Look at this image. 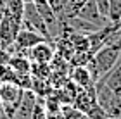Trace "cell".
I'll list each match as a JSON object with an SVG mask.
<instances>
[{"mask_svg": "<svg viewBox=\"0 0 121 119\" xmlns=\"http://www.w3.org/2000/svg\"><path fill=\"white\" fill-rule=\"evenodd\" d=\"M119 53H121V50L112 48V47H107V45L100 47L95 53H93L90 57V61L86 62V67H88L93 81H99L104 74L109 73L114 66H116V62L119 59Z\"/></svg>", "mask_w": 121, "mask_h": 119, "instance_id": "6da1fadb", "label": "cell"}, {"mask_svg": "<svg viewBox=\"0 0 121 119\" xmlns=\"http://www.w3.org/2000/svg\"><path fill=\"white\" fill-rule=\"evenodd\" d=\"M23 93L24 90L12 81L0 83V102H2V107H4V114L7 117L10 119L14 117V112L17 109L21 98H23Z\"/></svg>", "mask_w": 121, "mask_h": 119, "instance_id": "7a4b0ae2", "label": "cell"}, {"mask_svg": "<svg viewBox=\"0 0 121 119\" xmlns=\"http://www.w3.org/2000/svg\"><path fill=\"white\" fill-rule=\"evenodd\" d=\"M21 28H26V29H31V31H36L38 35H42L47 41H52L54 43V38L48 33V28L45 24L43 17L40 16V12L36 10L35 4L33 2H28L24 4V10H23V26Z\"/></svg>", "mask_w": 121, "mask_h": 119, "instance_id": "3957f363", "label": "cell"}, {"mask_svg": "<svg viewBox=\"0 0 121 119\" xmlns=\"http://www.w3.org/2000/svg\"><path fill=\"white\" fill-rule=\"evenodd\" d=\"M21 26H23V19H17L9 12H4V17L0 19V47L9 48L12 45Z\"/></svg>", "mask_w": 121, "mask_h": 119, "instance_id": "277c9868", "label": "cell"}, {"mask_svg": "<svg viewBox=\"0 0 121 119\" xmlns=\"http://www.w3.org/2000/svg\"><path fill=\"white\" fill-rule=\"evenodd\" d=\"M54 55H56V47L52 41L47 40L36 43L35 47H31L28 50V59L31 62H50Z\"/></svg>", "mask_w": 121, "mask_h": 119, "instance_id": "5b68a950", "label": "cell"}, {"mask_svg": "<svg viewBox=\"0 0 121 119\" xmlns=\"http://www.w3.org/2000/svg\"><path fill=\"white\" fill-rule=\"evenodd\" d=\"M42 35H38L36 31H31V29H26V28H21L19 33L16 35V40H14V47H17L19 50H23V53L28 57V50L31 47H35L36 43L43 41Z\"/></svg>", "mask_w": 121, "mask_h": 119, "instance_id": "8992f818", "label": "cell"}, {"mask_svg": "<svg viewBox=\"0 0 121 119\" xmlns=\"http://www.w3.org/2000/svg\"><path fill=\"white\" fill-rule=\"evenodd\" d=\"M36 100L38 97L35 95V91L31 88L30 90H24L23 93V98H21L17 109L14 112V117L12 119H31V114H33V109L36 105Z\"/></svg>", "mask_w": 121, "mask_h": 119, "instance_id": "52a82bcc", "label": "cell"}, {"mask_svg": "<svg viewBox=\"0 0 121 119\" xmlns=\"http://www.w3.org/2000/svg\"><path fill=\"white\" fill-rule=\"evenodd\" d=\"M76 16H78L80 19H85V21H88V23L99 26V28L109 24V21L106 17H102L100 12H99V9L95 5V0H86V4L78 10V14H76Z\"/></svg>", "mask_w": 121, "mask_h": 119, "instance_id": "ba28073f", "label": "cell"}, {"mask_svg": "<svg viewBox=\"0 0 121 119\" xmlns=\"http://www.w3.org/2000/svg\"><path fill=\"white\" fill-rule=\"evenodd\" d=\"M73 105L76 109L88 112L93 105H97V97H95V85L92 88H78V93H76Z\"/></svg>", "mask_w": 121, "mask_h": 119, "instance_id": "9c48e42d", "label": "cell"}, {"mask_svg": "<svg viewBox=\"0 0 121 119\" xmlns=\"http://www.w3.org/2000/svg\"><path fill=\"white\" fill-rule=\"evenodd\" d=\"M68 78L78 86V88H92L95 85L92 74L86 66H71V71L68 73Z\"/></svg>", "mask_w": 121, "mask_h": 119, "instance_id": "30bf717a", "label": "cell"}, {"mask_svg": "<svg viewBox=\"0 0 121 119\" xmlns=\"http://www.w3.org/2000/svg\"><path fill=\"white\" fill-rule=\"evenodd\" d=\"M7 64L17 74H31V61L26 55H10Z\"/></svg>", "mask_w": 121, "mask_h": 119, "instance_id": "8fae6325", "label": "cell"}, {"mask_svg": "<svg viewBox=\"0 0 121 119\" xmlns=\"http://www.w3.org/2000/svg\"><path fill=\"white\" fill-rule=\"evenodd\" d=\"M60 114L64 119H88L86 112L76 109L73 104H62L60 105Z\"/></svg>", "mask_w": 121, "mask_h": 119, "instance_id": "7c38bea8", "label": "cell"}, {"mask_svg": "<svg viewBox=\"0 0 121 119\" xmlns=\"http://www.w3.org/2000/svg\"><path fill=\"white\" fill-rule=\"evenodd\" d=\"M109 4V14L107 19L111 24H119L121 21V0H107Z\"/></svg>", "mask_w": 121, "mask_h": 119, "instance_id": "4fadbf2b", "label": "cell"}, {"mask_svg": "<svg viewBox=\"0 0 121 119\" xmlns=\"http://www.w3.org/2000/svg\"><path fill=\"white\" fill-rule=\"evenodd\" d=\"M31 119H47V111H45V105H43V98H40V97H38L36 105L33 109Z\"/></svg>", "mask_w": 121, "mask_h": 119, "instance_id": "5bb4252c", "label": "cell"}, {"mask_svg": "<svg viewBox=\"0 0 121 119\" xmlns=\"http://www.w3.org/2000/svg\"><path fill=\"white\" fill-rule=\"evenodd\" d=\"M95 5H97L99 12H100V16L107 19V14H109V4H107V0H95Z\"/></svg>", "mask_w": 121, "mask_h": 119, "instance_id": "9a60e30c", "label": "cell"}, {"mask_svg": "<svg viewBox=\"0 0 121 119\" xmlns=\"http://www.w3.org/2000/svg\"><path fill=\"white\" fill-rule=\"evenodd\" d=\"M31 2L35 4V5H40V4H47L48 0H31Z\"/></svg>", "mask_w": 121, "mask_h": 119, "instance_id": "2e32d148", "label": "cell"}, {"mask_svg": "<svg viewBox=\"0 0 121 119\" xmlns=\"http://www.w3.org/2000/svg\"><path fill=\"white\" fill-rule=\"evenodd\" d=\"M0 114H4V107H2V102H0Z\"/></svg>", "mask_w": 121, "mask_h": 119, "instance_id": "e0dca14e", "label": "cell"}, {"mask_svg": "<svg viewBox=\"0 0 121 119\" xmlns=\"http://www.w3.org/2000/svg\"><path fill=\"white\" fill-rule=\"evenodd\" d=\"M106 119H114V117H106Z\"/></svg>", "mask_w": 121, "mask_h": 119, "instance_id": "ac0fdd59", "label": "cell"}, {"mask_svg": "<svg viewBox=\"0 0 121 119\" xmlns=\"http://www.w3.org/2000/svg\"><path fill=\"white\" fill-rule=\"evenodd\" d=\"M119 29H121V23H119Z\"/></svg>", "mask_w": 121, "mask_h": 119, "instance_id": "d6986e66", "label": "cell"}, {"mask_svg": "<svg viewBox=\"0 0 121 119\" xmlns=\"http://www.w3.org/2000/svg\"><path fill=\"white\" fill-rule=\"evenodd\" d=\"M48 2H52V0H48Z\"/></svg>", "mask_w": 121, "mask_h": 119, "instance_id": "ffe728a7", "label": "cell"}]
</instances>
